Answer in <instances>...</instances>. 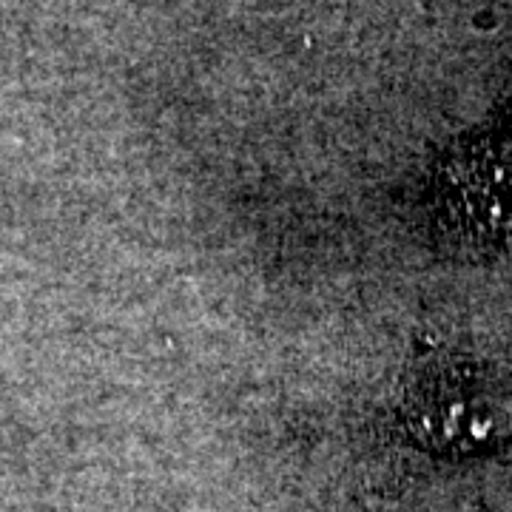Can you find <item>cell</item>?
<instances>
[{"label": "cell", "instance_id": "obj_1", "mask_svg": "<svg viewBox=\"0 0 512 512\" xmlns=\"http://www.w3.org/2000/svg\"><path fill=\"white\" fill-rule=\"evenodd\" d=\"M407 421L424 444L478 453L512 433V393L470 367H439L407 396Z\"/></svg>", "mask_w": 512, "mask_h": 512}, {"label": "cell", "instance_id": "obj_2", "mask_svg": "<svg viewBox=\"0 0 512 512\" xmlns=\"http://www.w3.org/2000/svg\"><path fill=\"white\" fill-rule=\"evenodd\" d=\"M447 208L476 237L512 234V137L481 143L447 171Z\"/></svg>", "mask_w": 512, "mask_h": 512}]
</instances>
